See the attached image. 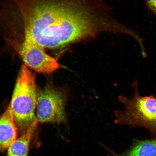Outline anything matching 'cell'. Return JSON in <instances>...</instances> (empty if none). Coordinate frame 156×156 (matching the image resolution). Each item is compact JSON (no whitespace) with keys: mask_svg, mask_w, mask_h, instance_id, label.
Wrapping results in <instances>:
<instances>
[{"mask_svg":"<svg viewBox=\"0 0 156 156\" xmlns=\"http://www.w3.org/2000/svg\"><path fill=\"white\" fill-rule=\"evenodd\" d=\"M36 103L35 76L23 64L10 102L16 126L22 133L34 125L38 124L36 116Z\"/></svg>","mask_w":156,"mask_h":156,"instance_id":"3957f363","label":"cell"},{"mask_svg":"<svg viewBox=\"0 0 156 156\" xmlns=\"http://www.w3.org/2000/svg\"><path fill=\"white\" fill-rule=\"evenodd\" d=\"M132 87V97L119 96L118 101L124 105V109L114 112L115 124L145 128L156 136V98L153 95L141 96L136 79L133 81Z\"/></svg>","mask_w":156,"mask_h":156,"instance_id":"7a4b0ae2","label":"cell"},{"mask_svg":"<svg viewBox=\"0 0 156 156\" xmlns=\"http://www.w3.org/2000/svg\"><path fill=\"white\" fill-rule=\"evenodd\" d=\"M23 42L6 38V41L20 56L27 68L39 73L50 74L60 68L55 58L44 51L32 37L25 33Z\"/></svg>","mask_w":156,"mask_h":156,"instance_id":"5b68a950","label":"cell"},{"mask_svg":"<svg viewBox=\"0 0 156 156\" xmlns=\"http://www.w3.org/2000/svg\"><path fill=\"white\" fill-rule=\"evenodd\" d=\"M37 124L30 127L11 144L6 156H28L29 144Z\"/></svg>","mask_w":156,"mask_h":156,"instance_id":"52a82bcc","label":"cell"},{"mask_svg":"<svg viewBox=\"0 0 156 156\" xmlns=\"http://www.w3.org/2000/svg\"><path fill=\"white\" fill-rule=\"evenodd\" d=\"M24 33L44 48H54L86 37L89 32L81 6L68 0H13Z\"/></svg>","mask_w":156,"mask_h":156,"instance_id":"6da1fadb","label":"cell"},{"mask_svg":"<svg viewBox=\"0 0 156 156\" xmlns=\"http://www.w3.org/2000/svg\"><path fill=\"white\" fill-rule=\"evenodd\" d=\"M148 4L153 6H156V0H146Z\"/></svg>","mask_w":156,"mask_h":156,"instance_id":"9c48e42d","label":"cell"},{"mask_svg":"<svg viewBox=\"0 0 156 156\" xmlns=\"http://www.w3.org/2000/svg\"><path fill=\"white\" fill-rule=\"evenodd\" d=\"M17 129L16 126L10 103L6 110L0 112V152L8 149L17 139Z\"/></svg>","mask_w":156,"mask_h":156,"instance_id":"8992f818","label":"cell"},{"mask_svg":"<svg viewBox=\"0 0 156 156\" xmlns=\"http://www.w3.org/2000/svg\"><path fill=\"white\" fill-rule=\"evenodd\" d=\"M70 94L67 86L58 87L49 83L42 88L37 87L36 116L38 123H66V106Z\"/></svg>","mask_w":156,"mask_h":156,"instance_id":"277c9868","label":"cell"},{"mask_svg":"<svg viewBox=\"0 0 156 156\" xmlns=\"http://www.w3.org/2000/svg\"><path fill=\"white\" fill-rule=\"evenodd\" d=\"M119 156H156V138L138 141L128 151Z\"/></svg>","mask_w":156,"mask_h":156,"instance_id":"ba28073f","label":"cell"}]
</instances>
